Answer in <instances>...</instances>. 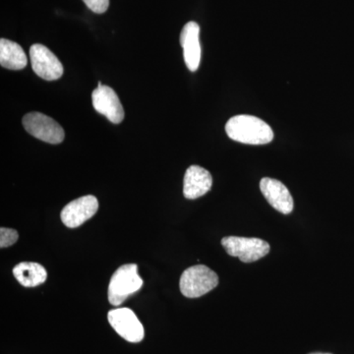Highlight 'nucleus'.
<instances>
[{"label": "nucleus", "mask_w": 354, "mask_h": 354, "mask_svg": "<svg viewBox=\"0 0 354 354\" xmlns=\"http://www.w3.org/2000/svg\"><path fill=\"white\" fill-rule=\"evenodd\" d=\"M225 131L230 139L247 145H265L274 139V131L269 124L256 116H234L225 124Z\"/></svg>", "instance_id": "nucleus-1"}, {"label": "nucleus", "mask_w": 354, "mask_h": 354, "mask_svg": "<svg viewBox=\"0 0 354 354\" xmlns=\"http://www.w3.org/2000/svg\"><path fill=\"white\" fill-rule=\"evenodd\" d=\"M143 286V279L140 278L138 266L127 264L118 268L109 286V301L113 306H120L128 297L137 292Z\"/></svg>", "instance_id": "nucleus-2"}, {"label": "nucleus", "mask_w": 354, "mask_h": 354, "mask_svg": "<svg viewBox=\"0 0 354 354\" xmlns=\"http://www.w3.org/2000/svg\"><path fill=\"white\" fill-rule=\"evenodd\" d=\"M218 285V277L205 265L192 266L181 274L179 288L185 297H203Z\"/></svg>", "instance_id": "nucleus-3"}, {"label": "nucleus", "mask_w": 354, "mask_h": 354, "mask_svg": "<svg viewBox=\"0 0 354 354\" xmlns=\"http://www.w3.org/2000/svg\"><path fill=\"white\" fill-rule=\"evenodd\" d=\"M221 244L228 255L239 258L243 263L256 262L270 252L269 243L259 239L227 236L221 239Z\"/></svg>", "instance_id": "nucleus-4"}, {"label": "nucleus", "mask_w": 354, "mask_h": 354, "mask_svg": "<svg viewBox=\"0 0 354 354\" xmlns=\"http://www.w3.org/2000/svg\"><path fill=\"white\" fill-rule=\"evenodd\" d=\"M26 131L41 141L50 144H60L64 140V128L46 114L30 113L23 118Z\"/></svg>", "instance_id": "nucleus-5"}, {"label": "nucleus", "mask_w": 354, "mask_h": 354, "mask_svg": "<svg viewBox=\"0 0 354 354\" xmlns=\"http://www.w3.org/2000/svg\"><path fill=\"white\" fill-rule=\"evenodd\" d=\"M30 58L35 73L44 80H58L64 75V65L44 44H32L30 48Z\"/></svg>", "instance_id": "nucleus-6"}, {"label": "nucleus", "mask_w": 354, "mask_h": 354, "mask_svg": "<svg viewBox=\"0 0 354 354\" xmlns=\"http://www.w3.org/2000/svg\"><path fill=\"white\" fill-rule=\"evenodd\" d=\"M108 319L114 330L127 342H140L144 339L145 330L143 325L131 309L111 310L108 314Z\"/></svg>", "instance_id": "nucleus-7"}, {"label": "nucleus", "mask_w": 354, "mask_h": 354, "mask_svg": "<svg viewBox=\"0 0 354 354\" xmlns=\"http://www.w3.org/2000/svg\"><path fill=\"white\" fill-rule=\"evenodd\" d=\"M99 209V201L94 195H86L68 203L60 214L62 223L69 228L80 227Z\"/></svg>", "instance_id": "nucleus-8"}, {"label": "nucleus", "mask_w": 354, "mask_h": 354, "mask_svg": "<svg viewBox=\"0 0 354 354\" xmlns=\"http://www.w3.org/2000/svg\"><path fill=\"white\" fill-rule=\"evenodd\" d=\"M93 106L111 123L120 124L124 120V109L113 88L104 85L93 91Z\"/></svg>", "instance_id": "nucleus-9"}, {"label": "nucleus", "mask_w": 354, "mask_h": 354, "mask_svg": "<svg viewBox=\"0 0 354 354\" xmlns=\"http://www.w3.org/2000/svg\"><path fill=\"white\" fill-rule=\"evenodd\" d=\"M260 189L266 200L279 213L288 215L292 212L293 199L286 186L277 179L265 177L261 180Z\"/></svg>", "instance_id": "nucleus-10"}, {"label": "nucleus", "mask_w": 354, "mask_h": 354, "mask_svg": "<svg viewBox=\"0 0 354 354\" xmlns=\"http://www.w3.org/2000/svg\"><path fill=\"white\" fill-rule=\"evenodd\" d=\"M200 27L196 22H188L180 34V44L183 48V57L190 71L199 68L201 62V44L199 39Z\"/></svg>", "instance_id": "nucleus-11"}, {"label": "nucleus", "mask_w": 354, "mask_h": 354, "mask_svg": "<svg viewBox=\"0 0 354 354\" xmlns=\"http://www.w3.org/2000/svg\"><path fill=\"white\" fill-rule=\"evenodd\" d=\"M213 178L207 169L199 165H191L184 176L183 194L186 199H197L211 190Z\"/></svg>", "instance_id": "nucleus-12"}, {"label": "nucleus", "mask_w": 354, "mask_h": 354, "mask_svg": "<svg viewBox=\"0 0 354 354\" xmlns=\"http://www.w3.org/2000/svg\"><path fill=\"white\" fill-rule=\"evenodd\" d=\"M13 274L18 283L25 288H35L41 285L48 278V272L44 266L34 262H22L16 265Z\"/></svg>", "instance_id": "nucleus-13"}, {"label": "nucleus", "mask_w": 354, "mask_h": 354, "mask_svg": "<svg viewBox=\"0 0 354 354\" xmlns=\"http://www.w3.org/2000/svg\"><path fill=\"white\" fill-rule=\"evenodd\" d=\"M28 59L22 46L9 39H0V64L10 70H21L27 66Z\"/></svg>", "instance_id": "nucleus-14"}, {"label": "nucleus", "mask_w": 354, "mask_h": 354, "mask_svg": "<svg viewBox=\"0 0 354 354\" xmlns=\"http://www.w3.org/2000/svg\"><path fill=\"white\" fill-rule=\"evenodd\" d=\"M18 239H19V234L15 230L6 227L0 228V247L1 248L13 245Z\"/></svg>", "instance_id": "nucleus-15"}, {"label": "nucleus", "mask_w": 354, "mask_h": 354, "mask_svg": "<svg viewBox=\"0 0 354 354\" xmlns=\"http://www.w3.org/2000/svg\"><path fill=\"white\" fill-rule=\"evenodd\" d=\"M83 2L95 14L106 12L109 6V0H83Z\"/></svg>", "instance_id": "nucleus-16"}, {"label": "nucleus", "mask_w": 354, "mask_h": 354, "mask_svg": "<svg viewBox=\"0 0 354 354\" xmlns=\"http://www.w3.org/2000/svg\"><path fill=\"white\" fill-rule=\"evenodd\" d=\"M312 354H330V353H312Z\"/></svg>", "instance_id": "nucleus-17"}]
</instances>
